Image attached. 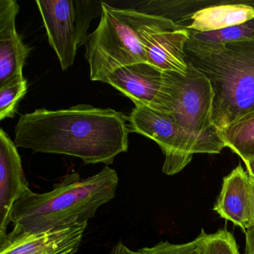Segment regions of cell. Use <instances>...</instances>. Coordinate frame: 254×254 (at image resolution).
<instances>
[{
  "mask_svg": "<svg viewBox=\"0 0 254 254\" xmlns=\"http://www.w3.org/2000/svg\"><path fill=\"white\" fill-rule=\"evenodd\" d=\"M203 254H241L239 246L231 233L226 229L209 234Z\"/></svg>",
  "mask_w": 254,
  "mask_h": 254,
  "instance_id": "obj_20",
  "label": "cell"
},
{
  "mask_svg": "<svg viewBox=\"0 0 254 254\" xmlns=\"http://www.w3.org/2000/svg\"><path fill=\"white\" fill-rule=\"evenodd\" d=\"M129 131L154 140L165 156L163 172L174 175L197 154L194 142L181 130L175 117L145 105L135 106L127 117Z\"/></svg>",
  "mask_w": 254,
  "mask_h": 254,
  "instance_id": "obj_6",
  "label": "cell"
},
{
  "mask_svg": "<svg viewBox=\"0 0 254 254\" xmlns=\"http://www.w3.org/2000/svg\"><path fill=\"white\" fill-rule=\"evenodd\" d=\"M250 184H251V228H254V179L251 177H250Z\"/></svg>",
  "mask_w": 254,
  "mask_h": 254,
  "instance_id": "obj_23",
  "label": "cell"
},
{
  "mask_svg": "<svg viewBox=\"0 0 254 254\" xmlns=\"http://www.w3.org/2000/svg\"><path fill=\"white\" fill-rule=\"evenodd\" d=\"M88 222L72 224L35 234L13 236L0 241V254H75Z\"/></svg>",
  "mask_w": 254,
  "mask_h": 254,
  "instance_id": "obj_9",
  "label": "cell"
},
{
  "mask_svg": "<svg viewBox=\"0 0 254 254\" xmlns=\"http://www.w3.org/2000/svg\"><path fill=\"white\" fill-rule=\"evenodd\" d=\"M244 254H254V228L245 231V248Z\"/></svg>",
  "mask_w": 254,
  "mask_h": 254,
  "instance_id": "obj_21",
  "label": "cell"
},
{
  "mask_svg": "<svg viewBox=\"0 0 254 254\" xmlns=\"http://www.w3.org/2000/svg\"><path fill=\"white\" fill-rule=\"evenodd\" d=\"M127 117L111 108L78 105L66 109H38L20 116L14 128L17 148L63 154L85 164H112L128 149Z\"/></svg>",
  "mask_w": 254,
  "mask_h": 254,
  "instance_id": "obj_1",
  "label": "cell"
},
{
  "mask_svg": "<svg viewBox=\"0 0 254 254\" xmlns=\"http://www.w3.org/2000/svg\"><path fill=\"white\" fill-rule=\"evenodd\" d=\"M184 56L210 83L212 122L218 130L254 111V41L215 44L190 37Z\"/></svg>",
  "mask_w": 254,
  "mask_h": 254,
  "instance_id": "obj_3",
  "label": "cell"
},
{
  "mask_svg": "<svg viewBox=\"0 0 254 254\" xmlns=\"http://www.w3.org/2000/svg\"><path fill=\"white\" fill-rule=\"evenodd\" d=\"M19 11L16 0H0V86L17 75H23V67L31 52L16 30Z\"/></svg>",
  "mask_w": 254,
  "mask_h": 254,
  "instance_id": "obj_12",
  "label": "cell"
},
{
  "mask_svg": "<svg viewBox=\"0 0 254 254\" xmlns=\"http://www.w3.org/2000/svg\"><path fill=\"white\" fill-rule=\"evenodd\" d=\"M190 37L196 41L215 44H230L242 41H254V26L251 20L221 30L209 32L190 31Z\"/></svg>",
  "mask_w": 254,
  "mask_h": 254,
  "instance_id": "obj_17",
  "label": "cell"
},
{
  "mask_svg": "<svg viewBox=\"0 0 254 254\" xmlns=\"http://www.w3.org/2000/svg\"><path fill=\"white\" fill-rule=\"evenodd\" d=\"M50 46L64 71L73 65L81 47L76 0H36Z\"/></svg>",
  "mask_w": 254,
  "mask_h": 254,
  "instance_id": "obj_7",
  "label": "cell"
},
{
  "mask_svg": "<svg viewBox=\"0 0 254 254\" xmlns=\"http://www.w3.org/2000/svg\"><path fill=\"white\" fill-rule=\"evenodd\" d=\"M209 234L202 230L200 234L191 242L183 244L158 242L152 247H145L136 251L137 254H203Z\"/></svg>",
  "mask_w": 254,
  "mask_h": 254,
  "instance_id": "obj_19",
  "label": "cell"
},
{
  "mask_svg": "<svg viewBox=\"0 0 254 254\" xmlns=\"http://www.w3.org/2000/svg\"><path fill=\"white\" fill-rule=\"evenodd\" d=\"M30 189L17 145L0 130V241L8 233L11 212L17 200Z\"/></svg>",
  "mask_w": 254,
  "mask_h": 254,
  "instance_id": "obj_11",
  "label": "cell"
},
{
  "mask_svg": "<svg viewBox=\"0 0 254 254\" xmlns=\"http://www.w3.org/2000/svg\"><path fill=\"white\" fill-rule=\"evenodd\" d=\"M188 66L186 75L163 72L159 111L175 117L181 130L196 145L197 154H219L225 145L212 122L213 90L203 74Z\"/></svg>",
  "mask_w": 254,
  "mask_h": 254,
  "instance_id": "obj_5",
  "label": "cell"
},
{
  "mask_svg": "<svg viewBox=\"0 0 254 254\" xmlns=\"http://www.w3.org/2000/svg\"><path fill=\"white\" fill-rule=\"evenodd\" d=\"M189 38L190 30L167 19L148 28L142 35L147 62L163 72L187 75L189 66L185 61L184 47Z\"/></svg>",
  "mask_w": 254,
  "mask_h": 254,
  "instance_id": "obj_8",
  "label": "cell"
},
{
  "mask_svg": "<svg viewBox=\"0 0 254 254\" xmlns=\"http://www.w3.org/2000/svg\"><path fill=\"white\" fill-rule=\"evenodd\" d=\"M252 21H253V23H254V19H253Z\"/></svg>",
  "mask_w": 254,
  "mask_h": 254,
  "instance_id": "obj_25",
  "label": "cell"
},
{
  "mask_svg": "<svg viewBox=\"0 0 254 254\" xmlns=\"http://www.w3.org/2000/svg\"><path fill=\"white\" fill-rule=\"evenodd\" d=\"M108 254H137L136 251L130 249L122 241H119L111 250Z\"/></svg>",
  "mask_w": 254,
  "mask_h": 254,
  "instance_id": "obj_22",
  "label": "cell"
},
{
  "mask_svg": "<svg viewBox=\"0 0 254 254\" xmlns=\"http://www.w3.org/2000/svg\"><path fill=\"white\" fill-rule=\"evenodd\" d=\"M119 182L116 170L105 166L99 173L83 179L78 173L66 175L47 192L29 189L14 205V228L9 233L35 234L88 222L99 207L115 197Z\"/></svg>",
  "mask_w": 254,
  "mask_h": 254,
  "instance_id": "obj_2",
  "label": "cell"
},
{
  "mask_svg": "<svg viewBox=\"0 0 254 254\" xmlns=\"http://www.w3.org/2000/svg\"><path fill=\"white\" fill-rule=\"evenodd\" d=\"M225 147L239 156L244 163L254 158V111L218 130Z\"/></svg>",
  "mask_w": 254,
  "mask_h": 254,
  "instance_id": "obj_15",
  "label": "cell"
},
{
  "mask_svg": "<svg viewBox=\"0 0 254 254\" xmlns=\"http://www.w3.org/2000/svg\"><path fill=\"white\" fill-rule=\"evenodd\" d=\"M27 80L23 75H17L0 86V120L12 118L20 101L27 92Z\"/></svg>",
  "mask_w": 254,
  "mask_h": 254,
  "instance_id": "obj_18",
  "label": "cell"
},
{
  "mask_svg": "<svg viewBox=\"0 0 254 254\" xmlns=\"http://www.w3.org/2000/svg\"><path fill=\"white\" fill-rule=\"evenodd\" d=\"M245 166L247 167V170H248V174L251 178L254 179V158L252 160H249V161L245 163Z\"/></svg>",
  "mask_w": 254,
  "mask_h": 254,
  "instance_id": "obj_24",
  "label": "cell"
},
{
  "mask_svg": "<svg viewBox=\"0 0 254 254\" xmlns=\"http://www.w3.org/2000/svg\"><path fill=\"white\" fill-rule=\"evenodd\" d=\"M102 82L123 93L135 106L145 105L158 110L164 87V74L148 62H140L114 69Z\"/></svg>",
  "mask_w": 254,
  "mask_h": 254,
  "instance_id": "obj_10",
  "label": "cell"
},
{
  "mask_svg": "<svg viewBox=\"0 0 254 254\" xmlns=\"http://www.w3.org/2000/svg\"><path fill=\"white\" fill-rule=\"evenodd\" d=\"M165 20L137 10L114 8L103 2L99 26L84 43L90 79L102 81L117 68L148 62L142 34Z\"/></svg>",
  "mask_w": 254,
  "mask_h": 254,
  "instance_id": "obj_4",
  "label": "cell"
},
{
  "mask_svg": "<svg viewBox=\"0 0 254 254\" xmlns=\"http://www.w3.org/2000/svg\"><path fill=\"white\" fill-rule=\"evenodd\" d=\"M213 209L221 218L231 221L245 231L251 228L250 177L241 165L224 177Z\"/></svg>",
  "mask_w": 254,
  "mask_h": 254,
  "instance_id": "obj_13",
  "label": "cell"
},
{
  "mask_svg": "<svg viewBox=\"0 0 254 254\" xmlns=\"http://www.w3.org/2000/svg\"><path fill=\"white\" fill-rule=\"evenodd\" d=\"M254 19V8L246 1L228 2L209 5L190 17L187 29L196 32H209L239 26Z\"/></svg>",
  "mask_w": 254,
  "mask_h": 254,
  "instance_id": "obj_14",
  "label": "cell"
},
{
  "mask_svg": "<svg viewBox=\"0 0 254 254\" xmlns=\"http://www.w3.org/2000/svg\"><path fill=\"white\" fill-rule=\"evenodd\" d=\"M206 1H165V0H152L142 3L138 11L154 16L163 17L173 22L175 25L183 28V23L189 20L190 17L185 14V11L194 14L197 11L194 8L200 10L209 6Z\"/></svg>",
  "mask_w": 254,
  "mask_h": 254,
  "instance_id": "obj_16",
  "label": "cell"
}]
</instances>
